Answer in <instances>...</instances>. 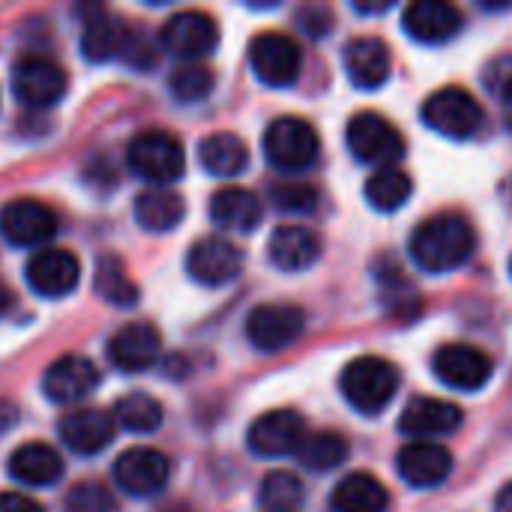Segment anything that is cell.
<instances>
[{"label":"cell","instance_id":"11","mask_svg":"<svg viewBox=\"0 0 512 512\" xmlns=\"http://www.w3.org/2000/svg\"><path fill=\"white\" fill-rule=\"evenodd\" d=\"M12 93L27 108H51L66 93V72L39 54H27L12 69Z\"/></svg>","mask_w":512,"mask_h":512},{"label":"cell","instance_id":"25","mask_svg":"<svg viewBox=\"0 0 512 512\" xmlns=\"http://www.w3.org/2000/svg\"><path fill=\"white\" fill-rule=\"evenodd\" d=\"M261 201L243 186H225L210 198V219L234 234H249L261 225Z\"/></svg>","mask_w":512,"mask_h":512},{"label":"cell","instance_id":"26","mask_svg":"<svg viewBox=\"0 0 512 512\" xmlns=\"http://www.w3.org/2000/svg\"><path fill=\"white\" fill-rule=\"evenodd\" d=\"M9 474L24 486H54L63 477V459L48 444L30 441L9 456Z\"/></svg>","mask_w":512,"mask_h":512},{"label":"cell","instance_id":"29","mask_svg":"<svg viewBox=\"0 0 512 512\" xmlns=\"http://www.w3.org/2000/svg\"><path fill=\"white\" fill-rule=\"evenodd\" d=\"M183 216H186V201L177 192L150 189L135 198V222L144 231H153V234L174 231L183 222Z\"/></svg>","mask_w":512,"mask_h":512},{"label":"cell","instance_id":"43","mask_svg":"<svg viewBox=\"0 0 512 512\" xmlns=\"http://www.w3.org/2000/svg\"><path fill=\"white\" fill-rule=\"evenodd\" d=\"M0 512H45L33 498H24L18 492H0Z\"/></svg>","mask_w":512,"mask_h":512},{"label":"cell","instance_id":"19","mask_svg":"<svg viewBox=\"0 0 512 512\" xmlns=\"http://www.w3.org/2000/svg\"><path fill=\"white\" fill-rule=\"evenodd\" d=\"M99 384V372L87 357L69 354L54 360L42 375V393L57 405H75L87 399Z\"/></svg>","mask_w":512,"mask_h":512},{"label":"cell","instance_id":"2","mask_svg":"<svg viewBox=\"0 0 512 512\" xmlns=\"http://www.w3.org/2000/svg\"><path fill=\"white\" fill-rule=\"evenodd\" d=\"M399 390V372L381 357H357L342 372V396L357 414H381Z\"/></svg>","mask_w":512,"mask_h":512},{"label":"cell","instance_id":"7","mask_svg":"<svg viewBox=\"0 0 512 512\" xmlns=\"http://www.w3.org/2000/svg\"><path fill=\"white\" fill-rule=\"evenodd\" d=\"M249 63L258 81L267 87H291L300 78L303 69V51L300 45L279 30L258 33L249 45Z\"/></svg>","mask_w":512,"mask_h":512},{"label":"cell","instance_id":"3","mask_svg":"<svg viewBox=\"0 0 512 512\" xmlns=\"http://www.w3.org/2000/svg\"><path fill=\"white\" fill-rule=\"evenodd\" d=\"M126 162L141 180L156 183V186H168L180 180L186 171L183 144L171 132H162V129H147L135 135L126 150Z\"/></svg>","mask_w":512,"mask_h":512},{"label":"cell","instance_id":"17","mask_svg":"<svg viewBox=\"0 0 512 512\" xmlns=\"http://www.w3.org/2000/svg\"><path fill=\"white\" fill-rule=\"evenodd\" d=\"M162 339L159 330L147 321H129L108 339V360L126 375L144 372L159 360Z\"/></svg>","mask_w":512,"mask_h":512},{"label":"cell","instance_id":"48","mask_svg":"<svg viewBox=\"0 0 512 512\" xmlns=\"http://www.w3.org/2000/svg\"><path fill=\"white\" fill-rule=\"evenodd\" d=\"M510 276H512V261H510Z\"/></svg>","mask_w":512,"mask_h":512},{"label":"cell","instance_id":"20","mask_svg":"<svg viewBox=\"0 0 512 512\" xmlns=\"http://www.w3.org/2000/svg\"><path fill=\"white\" fill-rule=\"evenodd\" d=\"M396 471L411 489H435L450 477L453 456L447 447H441L435 441H414L399 450Z\"/></svg>","mask_w":512,"mask_h":512},{"label":"cell","instance_id":"47","mask_svg":"<svg viewBox=\"0 0 512 512\" xmlns=\"http://www.w3.org/2000/svg\"><path fill=\"white\" fill-rule=\"evenodd\" d=\"M12 303H15V300H12V291L0 282V315H6V312L12 309Z\"/></svg>","mask_w":512,"mask_h":512},{"label":"cell","instance_id":"33","mask_svg":"<svg viewBox=\"0 0 512 512\" xmlns=\"http://www.w3.org/2000/svg\"><path fill=\"white\" fill-rule=\"evenodd\" d=\"M96 291L105 303L111 306H135L138 303V285L129 279L126 267L120 258L114 255H102L99 264H96Z\"/></svg>","mask_w":512,"mask_h":512},{"label":"cell","instance_id":"28","mask_svg":"<svg viewBox=\"0 0 512 512\" xmlns=\"http://www.w3.org/2000/svg\"><path fill=\"white\" fill-rule=\"evenodd\" d=\"M390 492L372 474H348L333 492V512H387Z\"/></svg>","mask_w":512,"mask_h":512},{"label":"cell","instance_id":"22","mask_svg":"<svg viewBox=\"0 0 512 512\" xmlns=\"http://www.w3.org/2000/svg\"><path fill=\"white\" fill-rule=\"evenodd\" d=\"M60 441L75 453V456H96L102 453L114 435H117V423L108 411H96V408H81L66 414L57 423Z\"/></svg>","mask_w":512,"mask_h":512},{"label":"cell","instance_id":"30","mask_svg":"<svg viewBox=\"0 0 512 512\" xmlns=\"http://www.w3.org/2000/svg\"><path fill=\"white\" fill-rule=\"evenodd\" d=\"M198 159L213 177H237L249 165V150L234 132H213L201 141Z\"/></svg>","mask_w":512,"mask_h":512},{"label":"cell","instance_id":"14","mask_svg":"<svg viewBox=\"0 0 512 512\" xmlns=\"http://www.w3.org/2000/svg\"><path fill=\"white\" fill-rule=\"evenodd\" d=\"M171 477L168 459L153 447H132L114 462V483L132 498H153Z\"/></svg>","mask_w":512,"mask_h":512},{"label":"cell","instance_id":"46","mask_svg":"<svg viewBox=\"0 0 512 512\" xmlns=\"http://www.w3.org/2000/svg\"><path fill=\"white\" fill-rule=\"evenodd\" d=\"M354 9L363 12V15H369V12H387L390 3H354Z\"/></svg>","mask_w":512,"mask_h":512},{"label":"cell","instance_id":"6","mask_svg":"<svg viewBox=\"0 0 512 512\" xmlns=\"http://www.w3.org/2000/svg\"><path fill=\"white\" fill-rule=\"evenodd\" d=\"M318 153L321 138L303 117H279L264 132V156L279 171H306Z\"/></svg>","mask_w":512,"mask_h":512},{"label":"cell","instance_id":"5","mask_svg":"<svg viewBox=\"0 0 512 512\" xmlns=\"http://www.w3.org/2000/svg\"><path fill=\"white\" fill-rule=\"evenodd\" d=\"M345 141H348V150L354 153V159L363 165L393 168L405 156L402 132L387 117H381L375 111L354 114L345 129Z\"/></svg>","mask_w":512,"mask_h":512},{"label":"cell","instance_id":"42","mask_svg":"<svg viewBox=\"0 0 512 512\" xmlns=\"http://www.w3.org/2000/svg\"><path fill=\"white\" fill-rule=\"evenodd\" d=\"M510 84H512V57L510 54H504V57H498V60H492V63H489V69H486V87H489L495 96H501Z\"/></svg>","mask_w":512,"mask_h":512},{"label":"cell","instance_id":"38","mask_svg":"<svg viewBox=\"0 0 512 512\" xmlns=\"http://www.w3.org/2000/svg\"><path fill=\"white\" fill-rule=\"evenodd\" d=\"M270 201L282 213L303 216V213H312L318 207V192L309 183H279L270 189Z\"/></svg>","mask_w":512,"mask_h":512},{"label":"cell","instance_id":"16","mask_svg":"<svg viewBox=\"0 0 512 512\" xmlns=\"http://www.w3.org/2000/svg\"><path fill=\"white\" fill-rule=\"evenodd\" d=\"M24 276H27V285L33 294L48 297V300H60V297L75 291V285L81 279V264L69 249L48 246L27 261Z\"/></svg>","mask_w":512,"mask_h":512},{"label":"cell","instance_id":"13","mask_svg":"<svg viewBox=\"0 0 512 512\" xmlns=\"http://www.w3.org/2000/svg\"><path fill=\"white\" fill-rule=\"evenodd\" d=\"M243 270V252L225 237H201L186 255V273L204 288H222Z\"/></svg>","mask_w":512,"mask_h":512},{"label":"cell","instance_id":"31","mask_svg":"<svg viewBox=\"0 0 512 512\" xmlns=\"http://www.w3.org/2000/svg\"><path fill=\"white\" fill-rule=\"evenodd\" d=\"M411 192H414L411 177L396 165L393 168H378L366 180V201L381 213H396L399 207H405Z\"/></svg>","mask_w":512,"mask_h":512},{"label":"cell","instance_id":"9","mask_svg":"<svg viewBox=\"0 0 512 512\" xmlns=\"http://www.w3.org/2000/svg\"><path fill=\"white\" fill-rule=\"evenodd\" d=\"M306 330V315L291 303H264L255 306L246 318V336L258 351H282L294 345Z\"/></svg>","mask_w":512,"mask_h":512},{"label":"cell","instance_id":"27","mask_svg":"<svg viewBox=\"0 0 512 512\" xmlns=\"http://www.w3.org/2000/svg\"><path fill=\"white\" fill-rule=\"evenodd\" d=\"M129 27L108 15L105 9H96V15L84 24V33H81V51L87 60L93 63H105V60H114L123 54L126 48V39H129Z\"/></svg>","mask_w":512,"mask_h":512},{"label":"cell","instance_id":"34","mask_svg":"<svg viewBox=\"0 0 512 512\" xmlns=\"http://www.w3.org/2000/svg\"><path fill=\"white\" fill-rule=\"evenodd\" d=\"M297 459L309 468V471H333L348 459V441L336 432H315L306 435Z\"/></svg>","mask_w":512,"mask_h":512},{"label":"cell","instance_id":"41","mask_svg":"<svg viewBox=\"0 0 512 512\" xmlns=\"http://www.w3.org/2000/svg\"><path fill=\"white\" fill-rule=\"evenodd\" d=\"M120 60H126L132 69H150L156 63V48L147 42L144 33H129L126 39V48L120 54Z\"/></svg>","mask_w":512,"mask_h":512},{"label":"cell","instance_id":"24","mask_svg":"<svg viewBox=\"0 0 512 512\" xmlns=\"http://www.w3.org/2000/svg\"><path fill=\"white\" fill-rule=\"evenodd\" d=\"M267 255H270V261H273L276 270H282V273H300V270H309L318 261L321 240L315 237V231H309L303 225H279L270 234Z\"/></svg>","mask_w":512,"mask_h":512},{"label":"cell","instance_id":"32","mask_svg":"<svg viewBox=\"0 0 512 512\" xmlns=\"http://www.w3.org/2000/svg\"><path fill=\"white\" fill-rule=\"evenodd\" d=\"M114 423L132 435H150L162 426V405L147 393H126L111 411Z\"/></svg>","mask_w":512,"mask_h":512},{"label":"cell","instance_id":"15","mask_svg":"<svg viewBox=\"0 0 512 512\" xmlns=\"http://www.w3.org/2000/svg\"><path fill=\"white\" fill-rule=\"evenodd\" d=\"M0 234L9 246H39L57 234V216L36 198H15L0 210Z\"/></svg>","mask_w":512,"mask_h":512},{"label":"cell","instance_id":"12","mask_svg":"<svg viewBox=\"0 0 512 512\" xmlns=\"http://www.w3.org/2000/svg\"><path fill=\"white\" fill-rule=\"evenodd\" d=\"M432 372L441 384H447L453 390L477 393L492 378L495 366H492L489 354H483L480 348H474L468 342H450L435 351Z\"/></svg>","mask_w":512,"mask_h":512},{"label":"cell","instance_id":"37","mask_svg":"<svg viewBox=\"0 0 512 512\" xmlns=\"http://www.w3.org/2000/svg\"><path fill=\"white\" fill-rule=\"evenodd\" d=\"M378 285H381V297H384V306L390 309V315H399V312L417 306V294H414L411 282L402 276V270L396 267V261L381 270Z\"/></svg>","mask_w":512,"mask_h":512},{"label":"cell","instance_id":"21","mask_svg":"<svg viewBox=\"0 0 512 512\" xmlns=\"http://www.w3.org/2000/svg\"><path fill=\"white\" fill-rule=\"evenodd\" d=\"M462 411L453 402L444 399H432V396H417L405 405L402 417H399V429L408 438L417 441H432L441 435H453L462 426Z\"/></svg>","mask_w":512,"mask_h":512},{"label":"cell","instance_id":"36","mask_svg":"<svg viewBox=\"0 0 512 512\" xmlns=\"http://www.w3.org/2000/svg\"><path fill=\"white\" fill-rule=\"evenodd\" d=\"M216 87V75L210 66L204 63H183L171 72L168 78V90L177 102L183 105H192V102H201L210 96V90Z\"/></svg>","mask_w":512,"mask_h":512},{"label":"cell","instance_id":"45","mask_svg":"<svg viewBox=\"0 0 512 512\" xmlns=\"http://www.w3.org/2000/svg\"><path fill=\"white\" fill-rule=\"evenodd\" d=\"M501 99V108H504V120H507V126L512 129V84L498 96Z\"/></svg>","mask_w":512,"mask_h":512},{"label":"cell","instance_id":"40","mask_svg":"<svg viewBox=\"0 0 512 512\" xmlns=\"http://www.w3.org/2000/svg\"><path fill=\"white\" fill-rule=\"evenodd\" d=\"M297 24L306 36L312 39H321L333 30V12L330 6H321V3H309V6H300L297 9Z\"/></svg>","mask_w":512,"mask_h":512},{"label":"cell","instance_id":"35","mask_svg":"<svg viewBox=\"0 0 512 512\" xmlns=\"http://www.w3.org/2000/svg\"><path fill=\"white\" fill-rule=\"evenodd\" d=\"M258 498H261V504H264L267 512H294L303 504L306 489H303V480H297V474L273 471V474L264 477Z\"/></svg>","mask_w":512,"mask_h":512},{"label":"cell","instance_id":"8","mask_svg":"<svg viewBox=\"0 0 512 512\" xmlns=\"http://www.w3.org/2000/svg\"><path fill=\"white\" fill-rule=\"evenodd\" d=\"M306 435L309 432H306L303 414H297L291 408H279V411L261 414L249 426L246 441L258 459H285V456H297Z\"/></svg>","mask_w":512,"mask_h":512},{"label":"cell","instance_id":"1","mask_svg":"<svg viewBox=\"0 0 512 512\" xmlns=\"http://www.w3.org/2000/svg\"><path fill=\"white\" fill-rule=\"evenodd\" d=\"M477 252V231L459 213H438L411 234V258L426 273H450L468 264Z\"/></svg>","mask_w":512,"mask_h":512},{"label":"cell","instance_id":"23","mask_svg":"<svg viewBox=\"0 0 512 512\" xmlns=\"http://www.w3.org/2000/svg\"><path fill=\"white\" fill-rule=\"evenodd\" d=\"M345 72L357 90H378L390 78V48L378 36H357L342 54Z\"/></svg>","mask_w":512,"mask_h":512},{"label":"cell","instance_id":"4","mask_svg":"<svg viewBox=\"0 0 512 512\" xmlns=\"http://www.w3.org/2000/svg\"><path fill=\"white\" fill-rule=\"evenodd\" d=\"M423 123L444 138L465 141L483 129L486 111L465 87H441L423 102Z\"/></svg>","mask_w":512,"mask_h":512},{"label":"cell","instance_id":"44","mask_svg":"<svg viewBox=\"0 0 512 512\" xmlns=\"http://www.w3.org/2000/svg\"><path fill=\"white\" fill-rule=\"evenodd\" d=\"M495 512H512V483L495 495Z\"/></svg>","mask_w":512,"mask_h":512},{"label":"cell","instance_id":"10","mask_svg":"<svg viewBox=\"0 0 512 512\" xmlns=\"http://www.w3.org/2000/svg\"><path fill=\"white\" fill-rule=\"evenodd\" d=\"M159 39L168 54L195 63L219 45V24L213 15H207L201 9H186L165 21Z\"/></svg>","mask_w":512,"mask_h":512},{"label":"cell","instance_id":"18","mask_svg":"<svg viewBox=\"0 0 512 512\" xmlns=\"http://www.w3.org/2000/svg\"><path fill=\"white\" fill-rule=\"evenodd\" d=\"M462 12L447 0H417L405 9L402 27L423 45H444L462 30Z\"/></svg>","mask_w":512,"mask_h":512},{"label":"cell","instance_id":"39","mask_svg":"<svg viewBox=\"0 0 512 512\" xmlns=\"http://www.w3.org/2000/svg\"><path fill=\"white\" fill-rule=\"evenodd\" d=\"M117 501L102 483H78L66 495V512H114Z\"/></svg>","mask_w":512,"mask_h":512}]
</instances>
